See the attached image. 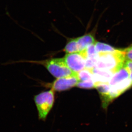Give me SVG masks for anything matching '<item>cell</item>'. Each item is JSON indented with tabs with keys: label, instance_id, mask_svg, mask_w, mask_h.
<instances>
[{
	"label": "cell",
	"instance_id": "6da1fadb",
	"mask_svg": "<svg viewBox=\"0 0 132 132\" xmlns=\"http://www.w3.org/2000/svg\"><path fill=\"white\" fill-rule=\"evenodd\" d=\"M125 60L122 49L117 48L113 52L98 53L94 68L115 73L123 67Z\"/></svg>",
	"mask_w": 132,
	"mask_h": 132
},
{
	"label": "cell",
	"instance_id": "7a4b0ae2",
	"mask_svg": "<svg viewBox=\"0 0 132 132\" xmlns=\"http://www.w3.org/2000/svg\"><path fill=\"white\" fill-rule=\"evenodd\" d=\"M108 82L110 102L132 86L129 73L124 65L113 75Z\"/></svg>",
	"mask_w": 132,
	"mask_h": 132
},
{
	"label": "cell",
	"instance_id": "3957f363",
	"mask_svg": "<svg viewBox=\"0 0 132 132\" xmlns=\"http://www.w3.org/2000/svg\"><path fill=\"white\" fill-rule=\"evenodd\" d=\"M48 71L57 78L76 73L72 72L67 66L63 58H54L39 62Z\"/></svg>",
	"mask_w": 132,
	"mask_h": 132
},
{
	"label": "cell",
	"instance_id": "277c9868",
	"mask_svg": "<svg viewBox=\"0 0 132 132\" xmlns=\"http://www.w3.org/2000/svg\"><path fill=\"white\" fill-rule=\"evenodd\" d=\"M54 99V92L52 89L35 96L34 100L38 109L40 119L44 120L46 118L53 107Z\"/></svg>",
	"mask_w": 132,
	"mask_h": 132
},
{
	"label": "cell",
	"instance_id": "5b68a950",
	"mask_svg": "<svg viewBox=\"0 0 132 132\" xmlns=\"http://www.w3.org/2000/svg\"><path fill=\"white\" fill-rule=\"evenodd\" d=\"M86 53L85 50L78 52L66 54L64 60L70 70L78 73L85 69Z\"/></svg>",
	"mask_w": 132,
	"mask_h": 132
},
{
	"label": "cell",
	"instance_id": "8992f818",
	"mask_svg": "<svg viewBox=\"0 0 132 132\" xmlns=\"http://www.w3.org/2000/svg\"><path fill=\"white\" fill-rule=\"evenodd\" d=\"M79 82L78 73L57 78L49 86L54 91L61 92L69 89L76 86Z\"/></svg>",
	"mask_w": 132,
	"mask_h": 132
},
{
	"label": "cell",
	"instance_id": "52a82bcc",
	"mask_svg": "<svg viewBox=\"0 0 132 132\" xmlns=\"http://www.w3.org/2000/svg\"><path fill=\"white\" fill-rule=\"evenodd\" d=\"M76 39L79 52L86 49L89 46L94 44L96 42L93 34L90 33L80 36Z\"/></svg>",
	"mask_w": 132,
	"mask_h": 132
},
{
	"label": "cell",
	"instance_id": "ba28073f",
	"mask_svg": "<svg viewBox=\"0 0 132 132\" xmlns=\"http://www.w3.org/2000/svg\"><path fill=\"white\" fill-rule=\"evenodd\" d=\"M78 76L79 78V82H87L94 81L91 70L89 69H85L78 73Z\"/></svg>",
	"mask_w": 132,
	"mask_h": 132
},
{
	"label": "cell",
	"instance_id": "9c48e42d",
	"mask_svg": "<svg viewBox=\"0 0 132 132\" xmlns=\"http://www.w3.org/2000/svg\"><path fill=\"white\" fill-rule=\"evenodd\" d=\"M95 46L97 53L111 52L117 49L108 44L100 42H96L95 43Z\"/></svg>",
	"mask_w": 132,
	"mask_h": 132
},
{
	"label": "cell",
	"instance_id": "30bf717a",
	"mask_svg": "<svg viewBox=\"0 0 132 132\" xmlns=\"http://www.w3.org/2000/svg\"><path fill=\"white\" fill-rule=\"evenodd\" d=\"M64 51L66 54L79 52L76 38L70 39L67 42L64 49Z\"/></svg>",
	"mask_w": 132,
	"mask_h": 132
},
{
	"label": "cell",
	"instance_id": "8fae6325",
	"mask_svg": "<svg viewBox=\"0 0 132 132\" xmlns=\"http://www.w3.org/2000/svg\"><path fill=\"white\" fill-rule=\"evenodd\" d=\"M76 86L80 88L91 89L95 88V83L94 81H90L87 82H79Z\"/></svg>",
	"mask_w": 132,
	"mask_h": 132
},
{
	"label": "cell",
	"instance_id": "7c38bea8",
	"mask_svg": "<svg viewBox=\"0 0 132 132\" xmlns=\"http://www.w3.org/2000/svg\"><path fill=\"white\" fill-rule=\"evenodd\" d=\"M126 60L132 61V46L122 49Z\"/></svg>",
	"mask_w": 132,
	"mask_h": 132
},
{
	"label": "cell",
	"instance_id": "4fadbf2b",
	"mask_svg": "<svg viewBox=\"0 0 132 132\" xmlns=\"http://www.w3.org/2000/svg\"><path fill=\"white\" fill-rule=\"evenodd\" d=\"M124 66L127 69L130 75V77L132 81V61L125 60Z\"/></svg>",
	"mask_w": 132,
	"mask_h": 132
}]
</instances>
